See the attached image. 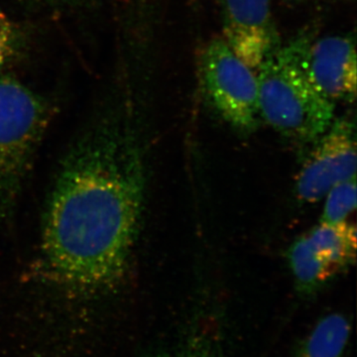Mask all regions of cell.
<instances>
[{"mask_svg":"<svg viewBox=\"0 0 357 357\" xmlns=\"http://www.w3.org/2000/svg\"><path fill=\"white\" fill-rule=\"evenodd\" d=\"M129 128L110 103L59 169L42 227V271L69 292H109L128 269L144 199L142 153Z\"/></svg>","mask_w":357,"mask_h":357,"instance_id":"6da1fadb","label":"cell"},{"mask_svg":"<svg viewBox=\"0 0 357 357\" xmlns=\"http://www.w3.org/2000/svg\"><path fill=\"white\" fill-rule=\"evenodd\" d=\"M260 117L288 139L314 143L335 119V103L312 84L294 41L279 47L256 72Z\"/></svg>","mask_w":357,"mask_h":357,"instance_id":"7a4b0ae2","label":"cell"},{"mask_svg":"<svg viewBox=\"0 0 357 357\" xmlns=\"http://www.w3.org/2000/svg\"><path fill=\"white\" fill-rule=\"evenodd\" d=\"M53 110L46 98L0 73V222L13 217Z\"/></svg>","mask_w":357,"mask_h":357,"instance_id":"3957f363","label":"cell"},{"mask_svg":"<svg viewBox=\"0 0 357 357\" xmlns=\"http://www.w3.org/2000/svg\"><path fill=\"white\" fill-rule=\"evenodd\" d=\"M202 76L211 102L229 126L244 133L258 128L261 117L257 74L222 37L211 40L204 48Z\"/></svg>","mask_w":357,"mask_h":357,"instance_id":"277c9868","label":"cell"},{"mask_svg":"<svg viewBox=\"0 0 357 357\" xmlns=\"http://www.w3.org/2000/svg\"><path fill=\"white\" fill-rule=\"evenodd\" d=\"M314 143L296 178V196L307 204L321 201L335 185L356 177V122L333 119Z\"/></svg>","mask_w":357,"mask_h":357,"instance_id":"5b68a950","label":"cell"},{"mask_svg":"<svg viewBox=\"0 0 357 357\" xmlns=\"http://www.w3.org/2000/svg\"><path fill=\"white\" fill-rule=\"evenodd\" d=\"M310 81L333 103L354 102L357 64L354 35H330L314 40L309 33L293 39Z\"/></svg>","mask_w":357,"mask_h":357,"instance_id":"8992f818","label":"cell"},{"mask_svg":"<svg viewBox=\"0 0 357 357\" xmlns=\"http://www.w3.org/2000/svg\"><path fill=\"white\" fill-rule=\"evenodd\" d=\"M222 38L255 72L280 47L272 0H222Z\"/></svg>","mask_w":357,"mask_h":357,"instance_id":"52a82bcc","label":"cell"},{"mask_svg":"<svg viewBox=\"0 0 357 357\" xmlns=\"http://www.w3.org/2000/svg\"><path fill=\"white\" fill-rule=\"evenodd\" d=\"M312 248L337 273L354 264L356 260V227L345 222L319 223L306 234Z\"/></svg>","mask_w":357,"mask_h":357,"instance_id":"ba28073f","label":"cell"},{"mask_svg":"<svg viewBox=\"0 0 357 357\" xmlns=\"http://www.w3.org/2000/svg\"><path fill=\"white\" fill-rule=\"evenodd\" d=\"M349 337V319L340 312L326 314L301 342L295 357H347Z\"/></svg>","mask_w":357,"mask_h":357,"instance_id":"9c48e42d","label":"cell"},{"mask_svg":"<svg viewBox=\"0 0 357 357\" xmlns=\"http://www.w3.org/2000/svg\"><path fill=\"white\" fill-rule=\"evenodd\" d=\"M287 258L296 286L304 295L318 292L338 274L317 255L306 234L294 241L288 249Z\"/></svg>","mask_w":357,"mask_h":357,"instance_id":"30bf717a","label":"cell"},{"mask_svg":"<svg viewBox=\"0 0 357 357\" xmlns=\"http://www.w3.org/2000/svg\"><path fill=\"white\" fill-rule=\"evenodd\" d=\"M145 357H230V352L215 328L197 326Z\"/></svg>","mask_w":357,"mask_h":357,"instance_id":"8fae6325","label":"cell"},{"mask_svg":"<svg viewBox=\"0 0 357 357\" xmlns=\"http://www.w3.org/2000/svg\"><path fill=\"white\" fill-rule=\"evenodd\" d=\"M28 41L24 28L0 8V73L24 57Z\"/></svg>","mask_w":357,"mask_h":357,"instance_id":"7c38bea8","label":"cell"},{"mask_svg":"<svg viewBox=\"0 0 357 357\" xmlns=\"http://www.w3.org/2000/svg\"><path fill=\"white\" fill-rule=\"evenodd\" d=\"M356 208V177L335 185L326 194L321 222L328 225L342 222Z\"/></svg>","mask_w":357,"mask_h":357,"instance_id":"4fadbf2b","label":"cell"},{"mask_svg":"<svg viewBox=\"0 0 357 357\" xmlns=\"http://www.w3.org/2000/svg\"><path fill=\"white\" fill-rule=\"evenodd\" d=\"M24 3L36 6H79L86 4L89 0H22Z\"/></svg>","mask_w":357,"mask_h":357,"instance_id":"5bb4252c","label":"cell"},{"mask_svg":"<svg viewBox=\"0 0 357 357\" xmlns=\"http://www.w3.org/2000/svg\"><path fill=\"white\" fill-rule=\"evenodd\" d=\"M293 3H304V2L312 1V0H290Z\"/></svg>","mask_w":357,"mask_h":357,"instance_id":"9a60e30c","label":"cell"}]
</instances>
